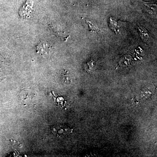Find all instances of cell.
I'll use <instances>...</instances> for the list:
<instances>
[{
    "mask_svg": "<svg viewBox=\"0 0 157 157\" xmlns=\"http://www.w3.org/2000/svg\"><path fill=\"white\" fill-rule=\"evenodd\" d=\"M37 50L39 51V53L42 55L47 56L49 54L50 52V46L47 42H40L37 46Z\"/></svg>",
    "mask_w": 157,
    "mask_h": 157,
    "instance_id": "cell-3",
    "label": "cell"
},
{
    "mask_svg": "<svg viewBox=\"0 0 157 157\" xmlns=\"http://www.w3.org/2000/svg\"><path fill=\"white\" fill-rule=\"evenodd\" d=\"M33 2L32 0H27L19 11V14L21 17L28 18L30 17L33 11Z\"/></svg>",
    "mask_w": 157,
    "mask_h": 157,
    "instance_id": "cell-2",
    "label": "cell"
},
{
    "mask_svg": "<svg viewBox=\"0 0 157 157\" xmlns=\"http://www.w3.org/2000/svg\"><path fill=\"white\" fill-rule=\"evenodd\" d=\"M137 28L138 29V31H139V34L141 39L147 44H149L151 42V38L148 31L144 28L140 26H137Z\"/></svg>",
    "mask_w": 157,
    "mask_h": 157,
    "instance_id": "cell-4",
    "label": "cell"
},
{
    "mask_svg": "<svg viewBox=\"0 0 157 157\" xmlns=\"http://www.w3.org/2000/svg\"><path fill=\"white\" fill-rule=\"evenodd\" d=\"M152 93L149 90H143L141 92V97L144 98H148L151 95Z\"/></svg>",
    "mask_w": 157,
    "mask_h": 157,
    "instance_id": "cell-9",
    "label": "cell"
},
{
    "mask_svg": "<svg viewBox=\"0 0 157 157\" xmlns=\"http://www.w3.org/2000/svg\"><path fill=\"white\" fill-rule=\"evenodd\" d=\"M119 21H117L113 19L112 17L109 18V26L111 29L114 31L116 34H117L120 32V29L121 26L119 25Z\"/></svg>",
    "mask_w": 157,
    "mask_h": 157,
    "instance_id": "cell-5",
    "label": "cell"
},
{
    "mask_svg": "<svg viewBox=\"0 0 157 157\" xmlns=\"http://www.w3.org/2000/svg\"><path fill=\"white\" fill-rule=\"evenodd\" d=\"M51 131L54 135L56 137H63L70 134L72 130L65 125L57 124L52 126L50 128Z\"/></svg>",
    "mask_w": 157,
    "mask_h": 157,
    "instance_id": "cell-1",
    "label": "cell"
},
{
    "mask_svg": "<svg viewBox=\"0 0 157 157\" xmlns=\"http://www.w3.org/2000/svg\"><path fill=\"white\" fill-rule=\"evenodd\" d=\"M87 21V24L88 25L89 27L90 32H98V33L100 32V29L98 26L94 24L91 21Z\"/></svg>",
    "mask_w": 157,
    "mask_h": 157,
    "instance_id": "cell-7",
    "label": "cell"
},
{
    "mask_svg": "<svg viewBox=\"0 0 157 157\" xmlns=\"http://www.w3.org/2000/svg\"><path fill=\"white\" fill-rule=\"evenodd\" d=\"M153 2H144V6L146 7L147 10L149 14H153V12L155 11V7H156L155 2L152 4Z\"/></svg>",
    "mask_w": 157,
    "mask_h": 157,
    "instance_id": "cell-6",
    "label": "cell"
},
{
    "mask_svg": "<svg viewBox=\"0 0 157 157\" xmlns=\"http://www.w3.org/2000/svg\"><path fill=\"white\" fill-rule=\"evenodd\" d=\"M139 103V101H138V99H137L136 97H135L134 99H132V104H133L134 106L138 105Z\"/></svg>",
    "mask_w": 157,
    "mask_h": 157,
    "instance_id": "cell-10",
    "label": "cell"
},
{
    "mask_svg": "<svg viewBox=\"0 0 157 157\" xmlns=\"http://www.w3.org/2000/svg\"><path fill=\"white\" fill-rule=\"evenodd\" d=\"M94 62L92 60H90L89 61L86 63V67L85 68V70H86L87 72L92 71L94 66Z\"/></svg>",
    "mask_w": 157,
    "mask_h": 157,
    "instance_id": "cell-8",
    "label": "cell"
}]
</instances>
